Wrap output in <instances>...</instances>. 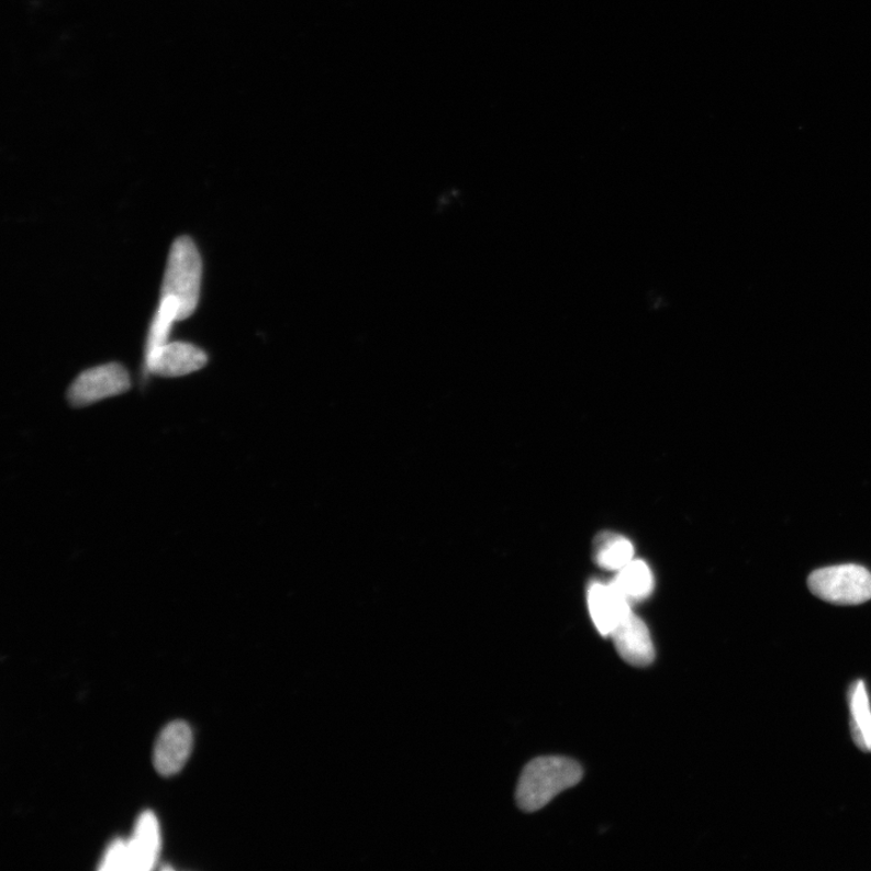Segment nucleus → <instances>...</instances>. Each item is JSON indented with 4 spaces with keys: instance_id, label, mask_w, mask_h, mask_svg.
I'll return each mask as SVG.
<instances>
[{
    "instance_id": "1",
    "label": "nucleus",
    "mask_w": 871,
    "mask_h": 871,
    "mask_svg": "<svg viewBox=\"0 0 871 871\" xmlns=\"http://www.w3.org/2000/svg\"><path fill=\"white\" fill-rule=\"evenodd\" d=\"M582 774L579 763L568 758L535 759L522 772L516 792L517 804L526 813H535L558 794L577 785Z\"/></svg>"
},
{
    "instance_id": "2",
    "label": "nucleus",
    "mask_w": 871,
    "mask_h": 871,
    "mask_svg": "<svg viewBox=\"0 0 871 871\" xmlns=\"http://www.w3.org/2000/svg\"><path fill=\"white\" fill-rule=\"evenodd\" d=\"M202 260L192 238L178 237L165 269L161 297H171L180 306V321L192 316L200 300Z\"/></svg>"
},
{
    "instance_id": "3",
    "label": "nucleus",
    "mask_w": 871,
    "mask_h": 871,
    "mask_svg": "<svg viewBox=\"0 0 871 871\" xmlns=\"http://www.w3.org/2000/svg\"><path fill=\"white\" fill-rule=\"evenodd\" d=\"M808 589L819 600L835 605H859L871 600V572L857 565H841L815 570Z\"/></svg>"
},
{
    "instance_id": "4",
    "label": "nucleus",
    "mask_w": 871,
    "mask_h": 871,
    "mask_svg": "<svg viewBox=\"0 0 871 871\" xmlns=\"http://www.w3.org/2000/svg\"><path fill=\"white\" fill-rule=\"evenodd\" d=\"M131 387L126 369L119 364H105L87 369L71 383L68 401L75 407H86L105 399L122 395Z\"/></svg>"
},
{
    "instance_id": "5",
    "label": "nucleus",
    "mask_w": 871,
    "mask_h": 871,
    "mask_svg": "<svg viewBox=\"0 0 871 871\" xmlns=\"http://www.w3.org/2000/svg\"><path fill=\"white\" fill-rule=\"evenodd\" d=\"M206 364L208 355L204 350L183 342L167 343L146 355L147 371L165 378L194 373Z\"/></svg>"
},
{
    "instance_id": "6",
    "label": "nucleus",
    "mask_w": 871,
    "mask_h": 871,
    "mask_svg": "<svg viewBox=\"0 0 871 871\" xmlns=\"http://www.w3.org/2000/svg\"><path fill=\"white\" fill-rule=\"evenodd\" d=\"M193 733L190 726L182 721L166 725L154 747V768L169 778L180 772L192 753Z\"/></svg>"
},
{
    "instance_id": "7",
    "label": "nucleus",
    "mask_w": 871,
    "mask_h": 871,
    "mask_svg": "<svg viewBox=\"0 0 871 871\" xmlns=\"http://www.w3.org/2000/svg\"><path fill=\"white\" fill-rule=\"evenodd\" d=\"M619 656L629 665L647 667L655 660L649 628L634 612H628L611 636Z\"/></svg>"
},
{
    "instance_id": "8",
    "label": "nucleus",
    "mask_w": 871,
    "mask_h": 871,
    "mask_svg": "<svg viewBox=\"0 0 871 871\" xmlns=\"http://www.w3.org/2000/svg\"><path fill=\"white\" fill-rule=\"evenodd\" d=\"M588 600L593 624L604 637H611L617 624L632 611L630 603L613 583L593 582Z\"/></svg>"
},
{
    "instance_id": "9",
    "label": "nucleus",
    "mask_w": 871,
    "mask_h": 871,
    "mask_svg": "<svg viewBox=\"0 0 871 871\" xmlns=\"http://www.w3.org/2000/svg\"><path fill=\"white\" fill-rule=\"evenodd\" d=\"M127 844L129 871H148L154 868L160 851V830L158 819L150 811L138 817L134 837Z\"/></svg>"
},
{
    "instance_id": "10",
    "label": "nucleus",
    "mask_w": 871,
    "mask_h": 871,
    "mask_svg": "<svg viewBox=\"0 0 871 871\" xmlns=\"http://www.w3.org/2000/svg\"><path fill=\"white\" fill-rule=\"evenodd\" d=\"M849 701L853 741L864 753H871V707L863 680L851 686Z\"/></svg>"
},
{
    "instance_id": "11",
    "label": "nucleus",
    "mask_w": 871,
    "mask_h": 871,
    "mask_svg": "<svg viewBox=\"0 0 871 871\" xmlns=\"http://www.w3.org/2000/svg\"><path fill=\"white\" fill-rule=\"evenodd\" d=\"M616 590L630 602L648 599L654 590V577L650 568L643 560L630 562L618 570L614 582Z\"/></svg>"
},
{
    "instance_id": "12",
    "label": "nucleus",
    "mask_w": 871,
    "mask_h": 871,
    "mask_svg": "<svg viewBox=\"0 0 871 871\" xmlns=\"http://www.w3.org/2000/svg\"><path fill=\"white\" fill-rule=\"evenodd\" d=\"M596 565L606 570H622L635 555V548L622 535L603 533L594 540Z\"/></svg>"
},
{
    "instance_id": "13",
    "label": "nucleus",
    "mask_w": 871,
    "mask_h": 871,
    "mask_svg": "<svg viewBox=\"0 0 871 871\" xmlns=\"http://www.w3.org/2000/svg\"><path fill=\"white\" fill-rule=\"evenodd\" d=\"M175 321H180V306L171 297H161L157 313L148 332L146 355L169 343V334Z\"/></svg>"
},
{
    "instance_id": "14",
    "label": "nucleus",
    "mask_w": 871,
    "mask_h": 871,
    "mask_svg": "<svg viewBox=\"0 0 871 871\" xmlns=\"http://www.w3.org/2000/svg\"><path fill=\"white\" fill-rule=\"evenodd\" d=\"M101 870L107 871H119V870H127L129 871V844L124 840H115L107 850L103 859L102 864L100 867Z\"/></svg>"
}]
</instances>
